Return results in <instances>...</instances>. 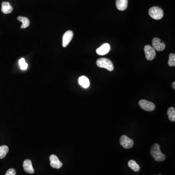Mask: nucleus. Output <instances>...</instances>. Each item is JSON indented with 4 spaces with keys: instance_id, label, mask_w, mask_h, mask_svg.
I'll return each mask as SVG.
<instances>
[{
    "instance_id": "nucleus-1",
    "label": "nucleus",
    "mask_w": 175,
    "mask_h": 175,
    "mask_svg": "<svg viewBox=\"0 0 175 175\" xmlns=\"http://www.w3.org/2000/svg\"><path fill=\"white\" fill-rule=\"evenodd\" d=\"M150 154L156 161H162L166 160V156L161 152L159 144H155L152 145L151 148Z\"/></svg>"
},
{
    "instance_id": "nucleus-12",
    "label": "nucleus",
    "mask_w": 175,
    "mask_h": 175,
    "mask_svg": "<svg viewBox=\"0 0 175 175\" xmlns=\"http://www.w3.org/2000/svg\"><path fill=\"white\" fill-rule=\"evenodd\" d=\"M1 12L5 14H9L13 11V7L8 2H3L1 4Z\"/></svg>"
},
{
    "instance_id": "nucleus-6",
    "label": "nucleus",
    "mask_w": 175,
    "mask_h": 175,
    "mask_svg": "<svg viewBox=\"0 0 175 175\" xmlns=\"http://www.w3.org/2000/svg\"><path fill=\"white\" fill-rule=\"evenodd\" d=\"M145 58L148 60H152L156 56V52L154 49L149 45H145L144 48Z\"/></svg>"
},
{
    "instance_id": "nucleus-9",
    "label": "nucleus",
    "mask_w": 175,
    "mask_h": 175,
    "mask_svg": "<svg viewBox=\"0 0 175 175\" xmlns=\"http://www.w3.org/2000/svg\"><path fill=\"white\" fill-rule=\"evenodd\" d=\"M49 160L50 161V166L54 168L59 169L62 166V163L59 160L58 157L55 155H51L50 156Z\"/></svg>"
},
{
    "instance_id": "nucleus-20",
    "label": "nucleus",
    "mask_w": 175,
    "mask_h": 175,
    "mask_svg": "<svg viewBox=\"0 0 175 175\" xmlns=\"http://www.w3.org/2000/svg\"><path fill=\"white\" fill-rule=\"evenodd\" d=\"M16 175V172L13 168H10L9 169L7 170L6 174L4 175Z\"/></svg>"
},
{
    "instance_id": "nucleus-3",
    "label": "nucleus",
    "mask_w": 175,
    "mask_h": 175,
    "mask_svg": "<svg viewBox=\"0 0 175 175\" xmlns=\"http://www.w3.org/2000/svg\"><path fill=\"white\" fill-rule=\"evenodd\" d=\"M148 13L151 18L156 20L161 19L163 16V9L158 7H151L149 9Z\"/></svg>"
},
{
    "instance_id": "nucleus-15",
    "label": "nucleus",
    "mask_w": 175,
    "mask_h": 175,
    "mask_svg": "<svg viewBox=\"0 0 175 175\" xmlns=\"http://www.w3.org/2000/svg\"><path fill=\"white\" fill-rule=\"evenodd\" d=\"M17 19L20 22H22V26H21V28L22 29L24 28H26L29 26L30 25V21H29V19L26 17H18Z\"/></svg>"
},
{
    "instance_id": "nucleus-19",
    "label": "nucleus",
    "mask_w": 175,
    "mask_h": 175,
    "mask_svg": "<svg viewBox=\"0 0 175 175\" xmlns=\"http://www.w3.org/2000/svg\"><path fill=\"white\" fill-rule=\"evenodd\" d=\"M168 64L170 67H174L175 66V54L171 53L169 56V60Z\"/></svg>"
},
{
    "instance_id": "nucleus-13",
    "label": "nucleus",
    "mask_w": 175,
    "mask_h": 175,
    "mask_svg": "<svg viewBox=\"0 0 175 175\" xmlns=\"http://www.w3.org/2000/svg\"><path fill=\"white\" fill-rule=\"evenodd\" d=\"M116 6L120 11H124L127 7V0H116Z\"/></svg>"
},
{
    "instance_id": "nucleus-11",
    "label": "nucleus",
    "mask_w": 175,
    "mask_h": 175,
    "mask_svg": "<svg viewBox=\"0 0 175 175\" xmlns=\"http://www.w3.org/2000/svg\"><path fill=\"white\" fill-rule=\"evenodd\" d=\"M23 169L26 172L29 174H33L34 173V169L33 168L31 161L29 159H26L23 163Z\"/></svg>"
},
{
    "instance_id": "nucleus-2",
    "label": "nucleus",
    "mask_w": 175,
    "mask_h": 175,
    "mask_svg": "<svg viewBox=\"0 0 175 175\" xmlns=\"http://www.w3.org/2000/svg\"><path fill=\"white\" fill-rule=\"evenodd\" d=\"M96 64L99 67L106 69L109 71H112L114 69V64L111 61L106 58H101L98 59Z\"/></svg>"
},
{
    "instance_id": "nucleus-8",
    "label": "nucleus",
    "mask_w": 175,
    "mask_h": 175,
    "mask_svg": "<svg viewBox=\"0 0 175 175\" xmlns=\"http://www.w3.org/2000/svg\"><path fill=\"white\" fill-rule=\"evenodd\" d=\"M73 38V32L72 31L68 30L64 34L62 38V46L66 47L71 41Z\"/></svg>"
},
{
    "instance_id": "nucleus-7",
    "label": "nucleus",
    "mask_w": 175,
    "mask_h": 175,
    "mask_svg": "<svg viewBox=\"0 0 175 175\" xmlns=\"http://www.w3.org/2000/svg\"><path fill=\"white\" fill-rule=\"evenodd\" d=\"M153 48L158 51H163L166 48V44L158 38H155L152 40Z\"/></svg>"
},
{
    "instance_id": "nucleus-5",
    "label": "nucleus",
    "mask_w": 175,
    "mask_h": 175,
    "mask_svg": "<svg viewBox=\"0 0 175 175\" xmlns=\"http://www.w3.org/2000/svg\"><path fill=\"white\" fill-rule=\"evenodd\" d=\"M120 143L124 148L129 149L132 148L134 145V142L132 140L129 138L126 135H122L120 138Z\"/></svg>"
},
{
    "instance_id": "nucleus-10",
    "label": "nucleus",
    "mask_w": 175,
    "mask_h": 175,
    "mask_svg": "<svg viewBox=\"0 0 175 175\" xmlns=\"http://www.w3.org/2000/svg\"><path fill=\"white\" fill-rule=\"evenodd\" d=\"M111 49V46L108 43H104L96 50V53L99 56H103L108 53Z\"/></svg>"
},
{
    "instance_id": "nucleus-23",
    "label": "nucleus",
    "mask_w": 175,
    "mask_h": 175,
    "mask_svg": "<svg viewBox=\"0 0 175 175\" xmlns=\"http://www.w3.org/2000/svg\"><path fill=\"white\" fill-rule=\"evenodd\" d=\"M175 82H173V83L172 85V88H173V89H174V90H175Z\"/></svg>"
},
{
    "instance_id": "nucleus-18",
    "label": "nucleus",
    "mask_w": 175,
    "mask_h": 175,
    "mask_svg": "<svg viewBox=\"0 0 175 175\" xmlns=\"http://www.w3.org/2000/svg\"><path fill=\"white\" fill-rule=\"evenodd\" d=\"M9 151V148L7 145L0 146V159H3Z\"/></svg>"
},
{
    "instance_id": "nucleus-16",
    "label": "nucleus",
    "mask_w": 175,
    "mask_h": 175,
    "mask_svg": "<svg viewBox=\"0 0 175 175\" xmlns=\"http://www.w3.org/2000/svg\"><path fill=\"white\" fill-rule=\"evenodd\" d=\"M167 115L168 116V118L170 121L172 122L175 121V108L173 107H170L168 108L167 111Z\"/></svg>"
},
{
    "instance_id": "nucleus-21",
    "label": "nucleus",
    "mask_w": 175,
    "mask_h": 175,
    "mask_svg": "<svg viewBox=\"0 0 175 175\" xmlns=\"http://www.w3.org/2000/svg\"><path fill=\"white\" fill-rule=\"evenodd\" d=\"M20 68L22 70H25L27 69L28 67V64L26 63H24L22 65L20 66Z\"/></svg>"
},
{
    "instance_id": "nucleus-24",
    "label": "nucleus",
    "mask_w": 175,
    "mask_h": 175,
    "mask_svg": "<svg viewBox=\"0 0 175 175\" xmlns=\"http://www.w3.org/2000/svg\"></svg>"
},
{
    "instance_id": "nucleus-14",
    "label": "nucleus",
    "mask_w": 175,
    "mask_h": 175,
    "mask_svg": "<svg viewBox=\"0 0 175 175\" xmlns=\"http://www.w3.org/2000/svg\"><path fill=\"white\" fill-rule=\"evenodd\" d=\"M78 83L84 88H88L90 86V81L88 77L85 76H81L78 80Z\"/></svg>"
},
{
    "instance_id": "nucleus-4",
    "label": "nucleus",
    "mask_w": 175,
    "mask_h": 175,
    "mask_svg": "<svg viewBox=\"0 0 175 175\" xmlns=\"http://www.w3.org/2000/svg\"><path fill=\"white\" fill-rule=\"evenodd\" d=\"M139 104L141 108L148 111H152L155 108V106L153 103L144 99L140 100Z\"/></svg>"
},
{
    "instance_id": "nucleus-17",
    "label": "nucleus",
    "mask_w": 175,
    "mask_h": 175,
    "mask_svg": "<svg viewBox=\"0 0 175 175\" xmlns=\"http://www.w3.org/2000/svg\"><path fill=\"white\" fill-rule=\"evenodd\" d=\"M128 165L131 169H132L133 171H135V172H138L140 169V166L137 164V163L135 161H129Z\"/></svg>"
},
{
    "instance_id": "nucleus-22",
    "label": "nucleus",
    "mask_w": 175,
    "mask_h": 175,
    "mask_svg": "<svg viewBox=\"0 0 175 175\" xmlns=\"http://www.w3.org/2000/svg\"><path fill=\"white\" fill-rule=\"evenodd\" d=\"M25 63H26V62H25V59L24 58H22V59H20L19 62L20 66L22 65Z\"/></svg>"
}]
</instances>
